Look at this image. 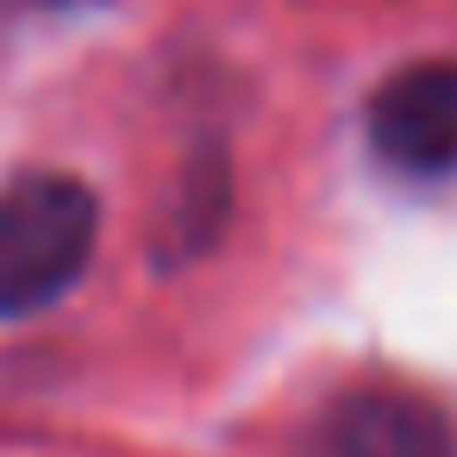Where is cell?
Segmentation results:
<instances>
[{
    "label": "cell",
    "mask_w": 457,
    "mask_h": 457,
    "mask_svg": "<svg viewBox=\"0 0 457 457\" xmlns=\"http://www.w3.org/2000/svg\"><path fill=\"white\" fill-rule=\"evenodd\" d=\"M101 207L88 182L26 170L0 188V320H26L63 301L95 257Z\"/></svg>",
    "instance_id": "obj_1"
},
{
    "label": "cell",
    "mask_w": 457,
    "mask_h": 457,
    "mask_svg": "<svg viewBox=\"0 0 457 457\" xmlns=\"http://www.w3.org/2000/svg\"><path fill=\"white\" fill-rule=\"evenodd\" d=\"M363 132L382 170L407 182H445L457 176V63H407L395 70L370 107Z\"/></svg>",
    "instance_id": "obj_2"
},
{
    "label": "cell",
    "mask_w": 457,
    "mask_h": 457,
    "mask_svg": "<svg viewBox=\"0 0 457 457\" xmlns=\"http://www.w3.org/2000/svg\"><path fill=\"white\" fill-rule=\"evenodd\" d=\"M326 457H457L451 420L413 388H351L326 407Z\"/></svg>",
    "instance_id": "obj_3"
},
{
    "label": "cell",
    "mask_w": 457,
    "mask_h": 457,
    "mask_svg": "<svg viewBox=\"0 0 457 457\" xmlns=\"http://www.w3.org/2000/svg\"><path fill=\"white\" fill-rule=\"evenodd\" d=\"M220 220H226V163H201L195 176H188V188H182V213H176V257H188V251H207L213 245V232H220Z\"/></svg>",
    "instance_id": "obj_4"
},
{
    "label": "cell",
    "mask_w": 457,
    "mask_h": 457,
    "mask_svg": "<svg viewBox=\"0 0 457 457\" xmlns=\"http://www.w3.org/2000/svg\"><path fill=\"white\" fill-rule=\"evenodd\" d=\"M38 7H88V0H38Z\"/></svg>",
    "instance_id": "obj_5"
}]
</instances>
